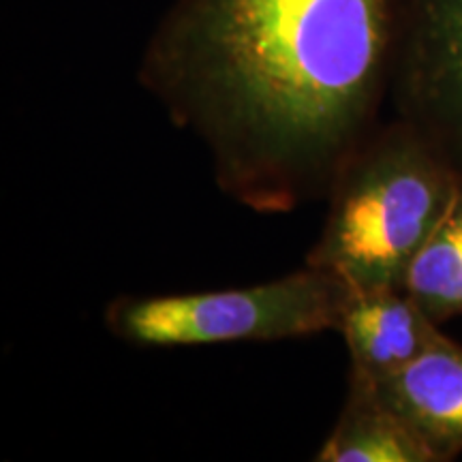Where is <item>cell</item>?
<instances>
[{"label": "cell", "instance_id": "cell-4", "mask_svg": "<svg viewBox=\"0 0 462 462\" xmlns=\"http://www.w3.org/2000/svg\"><path fill=\"white\" fill-rule=\"evenodd\" d=\"M396 116L462 171V0H398Z\"/></svg>", "mask_w": 462, "mask_h": 462}, {"label": "cell", "instance_id": "cell-1", "mask_svg": "<svg viewBox=\"0 0 462 462\" xmlns=\"http://www.w3.org/2000/svg\"><path fill=\"white\" fill-rule=\"evenodd\" d=\"M398 0H173L137 82L259 215L326 199L379 125Z\"/></svg>", "mask_w": 462, "mask_h": 462}, {"label": "cell", "instance_id": "cell-5", "mask_svg": "<svg viewBox=\"0 0 462 462\" xmlns=\"http://www.w3.org/2000/svg\"><path fill=\"white\" fill-rule=\"evenodd\" d=\"M337 332L349 368L374 381L390 379L424 356L443 332L402 287L351 291Z\"/></svg>", "mask_w": 462, "mask_h": 462}, {"label": "cell", "instance_id": "cell-8", "mask_svg": "<svg viewBox=\"0 0 462 462\" xmlns=\"http://www.w3.org/2000/svg\"><path fill=\"white\" fill-rule=\"evenodd\" d=\"M402 289L439 326L462 315V182L446 217L409 265Z\"/></svg>", "mask_w": 462, "mask_h": 462}, {"label": "cell", "instance_id": "cell-3", "mask_svg": "<svg viewBox=\"0 0 462 462\" xmlns=\"http://www.w3.org/2000/svg\"><path fill=\"white\" fill-rule=\"evenodd\" d=\"M351 289L304 263L279 279L189 293L116 296L103 310L114 338L143 349L276 343L337 332Z\"/></svg>", "mask_w": 462, "mask_h": 462}, {"label": "cell", "instance_id": "cell-6", "mask_svg": "<svg viewBox=\"0 0 462 462\" xmlns=\"http://www.w3.org/2000/svg\"><path fill=\"white\" fill-rule=\"evenodd\" d=\"M381 394L402 415L439 460L462 454V345L443 334L413 364L377 381Z\"/></svg>", "mask_w": 462, "mask_h": 462}, {"label": "cell", "instance_id": "cell-7", "mask_svg": "<svg viewBox=\"0 0 462 462\" xmlns=\"http://www.w3.org/2000/svg\"><path fill=\"white\" fill-rule=\"evenodd\" d=\"M317 462H441L426 439L381 394L379 383L351 371L337 424Z\"/></svg>", "mask_w": 462, "mask_h": 462}, {"label": "cell", "instance_id": "cell-2", "mask_svg": "<svg viewBox=\"0 0 462 462\" xmlns=\"http://www.w3.org/2000/svg\"><path fill=\"white\" fill-rule=\"evenodd\" d=\"M460 182L458 167L411 123L396 116L377 125L334 178L304 263L338 276L351 291L402 287Z\"/></svg>", "mask_w": 462, "mask_h": 462}]
</instances>
